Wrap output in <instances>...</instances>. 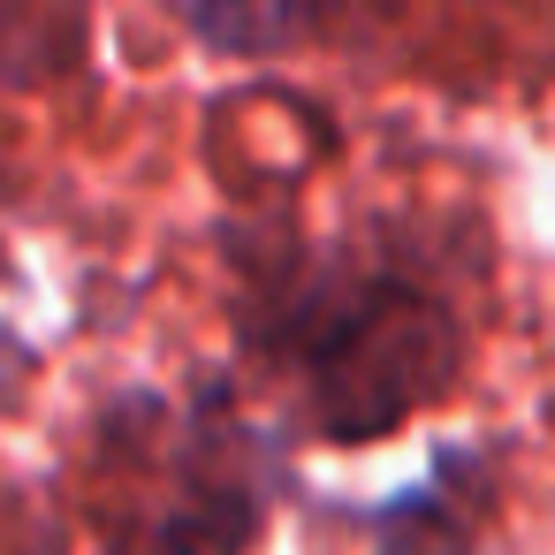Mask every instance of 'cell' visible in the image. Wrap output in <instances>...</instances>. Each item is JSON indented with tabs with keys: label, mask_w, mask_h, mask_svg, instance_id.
<instances>
[{
	"label": "cell",
	"mask_w": 555,
	"mask_h": 555,
	"mask_svg": "<svg viewBox=\"0 0 555 555\" xmlns=\"http://www.w3.org/2000/svg\"><path fill=\"white\" fill-rule=\"evenodd\" d=\"M198 39H221V47H267V39H289L297 24L289 16H191Z\"/></svg>",
	"instance_id": "obj_1"
}]
</instances>
